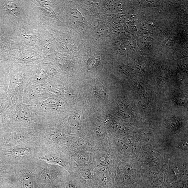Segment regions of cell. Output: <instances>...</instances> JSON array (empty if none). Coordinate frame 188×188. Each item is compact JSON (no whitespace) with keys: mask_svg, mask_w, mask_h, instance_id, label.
<instances>
[{"mask_svg":"<svg viewBox=\"0 0 188 188\" xmlns=\"http://www.w3.org/2000/svg\"><path fill=\"white\" fill-rule=\"evenodd\" d=\"M10 100L7 93L0 92V115H2L10 106Z\"/></svg>","mask_w":188,"mask_h":188,"instance_id":"cell-1","label":"cell"},{"mask_svg":"<svg viewBox=\"0 0 188 188\" xmlns=\"http://www.w3.org/2000/svg\"><path fill=\"white\" fill-rule=\"evenodd\" d=\"M95 92L97 96L103 100L107 99V93L104 87L101 84H96L95 87Z\"/></svg>","mask_w":188,"mask_h":188,"instance_id":"cell-2","label":"cell"},{"mask_svg":"<svg viewBox=\"0 0 188 188\" xmlns=\"http://www.w3.org/2000/svg\"><path fill=\"white\" fill-rule=\"evenodd\" d=\"M8 87L7 82L0 80V92L7 93Z\"/></svg>","mask_w":188,"mask_h":188,"instance_id":"cell-3","label":"cell"},{"mask_svg":"<svg viewBox=\"0 0 188 188\" xmlns=\"http://www.w3.org/2000/svg\"><path fill=\"white\" fill-rule=\"evenodd\" d=\"M56 177V175L53 172H46L43 176V178H45V179H47V181L49 182L52 181L55 179Z\"/></svg>","mask_w":188,"mask_h":188,"instance_id":"cell-4","label":"cell"},{"mask_svg":"<svg viewBox=\"0 0 188 188\" xmlns=\"http://www.w3.org/2000/svg\"><path fill=\"white\" fill-rule=\"evenodd\" d=\"M29 152V150L26 148H22V149L16 150L15 151V156H20L25 155L28 154Z\"/></svg>","mask_w":188,"mask_h":188,"instance_id":"cell-5","label":"cell"},{"mask_svg":"<svg viewBox=\"0 0 188 188\" xmlns=\"http://www.w3.org/2000/svg\"><path fill=\"white\" fill-rule=\"evenodd\" d=\"M83 176L86 179H90L91 177L90 173L87 171H85L83 173Z\"/></svg>","mask_w":188,"mask_h":188,"instance_id":"cell-6","label":"cell"},{"mask_svg":"<svg viewBox=\"0 0 188 188\" xmlns=\"http://www.w3.org/2000/svg\"><path fill=\"white\" fill-rule=\"evenodd\" d=\"M66 188H73V186H72V185L69 184V185H68V186H67Z\"/></svg>","mask_w":188,"mask_h":188,"instance_id":"cell-7","label":"cell"}]
</instances>
